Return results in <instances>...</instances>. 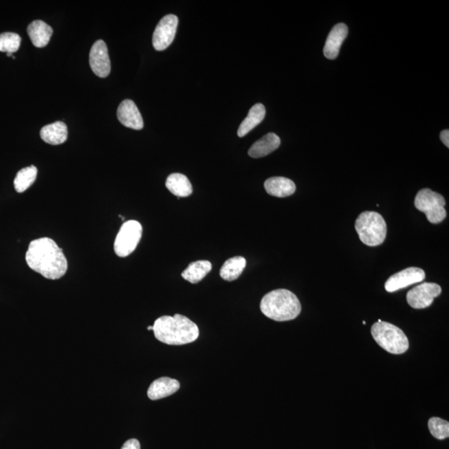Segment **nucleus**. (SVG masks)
Here are the masks:
<instances>
[{
  "mask_svg": "<svg viewBox=\"0 0 449 449\" xmlns=\"http://www.w3.org/2000/svg\"><path fill=\"white\" fill-rule=\"evenodd\" d=\"M25 260L29 268L49 280H57L67 272L68 261L63 250L49 238L31 242Z\"/></svg>",
  "mask_w": 449,
  "mask_h": 449,
  "instance_id": "1",
  "label": "nucleus"
},
{
  "mask_svg": "<svg viewBox=\"0 0 449 449\" xmlns=\"http://www.w3.org/2000/svg\"><path fill=\"white\" fill-rule=\"evenodd\" d=\"M154 335L159 342L170 346H183L196 342L199 329L188 317L181 315L164 316L155 321Z\"/></svg>",
  "mask_w": 449,
  "mask_h": 449,
  "instance_id": "2",
  "label": "nucleus"
},
{
  "mask_svg": "<svg viewBox=\"0 0 449 449\" xmlns=\"http://www.w3.org/2000/svg\"><path fill=\"white\" fill-rule=\"evenodd\" d=\"M261 311L268 318L282 322L295 320L301 312V305L295 294L278 289L262 298Z\"/></svg>",
  "mask_w": 449,
  "mask_h": 449,
  "instance_id": "3",
  "label": "nucleus"
},
{
  "mask_svg": "<svg viewBox=\"0 0 449 449\" xmlns=\"http://www.w3.org/2000/svg\"><path fill=\"white\" fill-rule=\"evenodd\" d=\"M374 339L387 352L393 355H401L409 350L407 336L401 329L388 322H376L371 327Z\"/></svg>",
  "mask_w": 449,
  "mask_h": 449,
  "instance_id": "4",
  "label": "nucleus"
},
{
  "mask_svg": "<svg viewBox=\"0 0 449 449\" xmlns=\"http://www.w3.org/2000/svg\"><path fill=\"white\" fill-rule=\"evenodd\" d=\"M355 230L366 246H378L385 242L387 224L383 216L375 211H363L355 222Z\"/></svg>",
  "mask_w": 449,
  "mask_h": 449,
  "instance_id": "5",
  "label": "nucleus"
},
{
  "mask_svg": "<svg viewBox=\"0 0 449 449\" xmlns=\"http://www.w3.org/2000/svg\"><path fill=\"white\" fill-rule=\"evenodd\" d=\"M418 210L424 212L429 222L439 224L446 218L444 197L428 188L420 190L414 200Z\"/></svg>",
  "mask_w": 449,
  "mask_h": 449,
  "instance_id": "6",
  "label": "nucleus"
},
{
  "mask_svg": "<svg viewBox=\"0 0 449 449\" xmlns=\"http://www.w3.org/2000/svg\"><path fill=\"white\" fill-rule=\"evenodd\" d=\"M142 227L137 220L123 224L116 237L114 251L119 257H127L137 248L142 238Z\"/></svg>",
  "mask_w": 449,
  "mask_h": 449,
  "instance_id": "7",
  "label": "nucleus"
},
{
  "mask_svg": "<svg viewBox=\"0 0 449 449\" xmlns=\"http://www.w3.org/2000/svg\"><path fill=\"white\" fill-rule=\"evenodd\" d=\"M442 293V288L436 283L420 284L410 290L407 294V301L413 309H421L431 307L435 298Z\"/></svg>",
  "mask_w": 449,
  "mask_h": 449,
  "instance_id": "8",
  "label": "nucleus"
},
{
  "mask_svg": "<svg viewBox=\"0 0 449 449\" xmlns=\"http://www.w3.org/2000/svg\"><path fill=\"white\" fill-rule=\"evenodd\" d=\"M178 26V18L176 15L168 14L162 18L155 29L153 44L157 51H164L168 49L175 38Z\"/></svg>",
  "mask_w": 449,
  "mask_h": 449,
  "instance_id": "9",
  "label": "nucleus"
},
{
  "mask_svg": "<svg viewBox=\"0 0 449 449\" xmlns=\"http://www.w3.org/2000/svg\"><path fill=\"white\" fill-rule=\"evenodd\" d=\"M424 270L418 267H409L391 276L385 282L386 292L393 293L413 284L420 283L425 279Z\"/></svg>",
  "mask_w": 449,
  "mask_h": 449,
  "instance_id": "10",
  "label": "nucleus"
},
{
  "mask_svg": "<svg viewBox=\"0 0 449 449\" xmlns=\"http://www.w3.org/2000/svg\"><path fill=\"white\" fill-rule=\"evenodd\" d=\"M89 64L92 72L99 77H107L110 75L111 62L105 42L96 41L89 53Z\"/></svg>",
  "mask_w": 449,
  "mask_h": 449,
  "instance_id": "11",
  "label": "nucleus"
},
{
  "mask_svg": "<svg viewBox=\"0 0 449 449\" xmlns=\"http://www.w3.org/2000/svg\"><path fill=\"white\" fill-rule=\"evenodd\" d=\"M117 114L119 122L123 126L134 130H141L144 127L141 112L133 101H123L118 108Z\"/></svg>",
  "mask_w": 449,
  "mask_h": 449,
  "instance_id": "12",
  "label": "nucleus"
},
{
  "mask_svg": "<svg viewBox=\"0 0 449 449\" xmlns=\"http://www.w3.org/2000/svg\"><path fill=\"white\" fill-rule=\"evenodd\" d=\"M348 27L340 23L336 25L329 34L324 47V56L329 60H335L339 55L340 48L348 36Z\"/></svg>",
  "mask_w": 449,
  "mask_h": 449,
  "instance_id": "13",
  "label": "nucleus"
},
{
  "mask_svg": "<svg viewBox=\"0 0 449 449\" xmlns=\"http://www.w3.org/2000/svg\"><path fill=\"white\" fill-rule=\"evenodd\" d=\"M180 389V383L168 377H162L154 381L148 390L151 400H158L175 394Z\"/></svg>",
  "mask_w": 449,
  "mask_h": 449,
  "instance_id": "14",
  "label": "nucleus"
},
{
  "mask_svg": "<svg viewBox=\"0 0 449 449\" xmlns=\"http://www.w3.org/2000/svg\"><path fill=\"white\" fill-rule=\"evenodd\" d=\"M264 187L268 194L281 198L293 195L296 190L295 183L283 177L269 178L265 181Z\"/></svg>",
  "mask_w": 449,
  "mask_h": 449,
  "instance_id": "15",
  "label": "nucleus"
},
{
  "mask_svg": "<svg viewBox=\"0 0 449 449\" xmlns=\"http://www.w3.org/2000/svg\"><path fill=\"white\" fill-rule=\"evenodd\" d=\"M281 145V139L277 134L270 133L265 135L260 140L255 142L249 149V156L260 158L267 156L277 150Z\"/></svg>",
  "mask_w": 449,
  "mask_h": 449,
  "instance_id": "16",
  "label": "nucleus"
},
{
  "mask_svg": "<svg viewBox=\"0 0 449 449\" xmlns=\"http://www.w3.org/2000/svg\"><path fill=\"white\" fill-rule=\"evenodd\" d=\"M27 31L33 44L37 48L47 46L53 34L52 27L41 21L31 23Z\"/></svg>",
  "mask_w": 449,
  "mask_h": 449,
  "instance_id": "17",
  "label": "nucleus"
},
{
  "mask_svg": "<svg viewBox=\"0 0 449 449\" xmlns=\"http://www.w3.org/2000/svg\"><path fill=\"white\" fill-rule=\"evenodd\" d=\"M42 141L51 145H60L67 141L68 127L63 122H56L42 127L40 131Z\"/></svg>",
  "mask_w": 449,
  "mask_h": 449,
  "instance_id": "18",
  "label": "nucleus"
},
{
  "mask_svg": "<svg viewBox=\"0 0 449 449\" xmlns=\"http://www.w3.org/2000/svg\"><path fill=\"white\" fill-rule=\"evenodd\" d=\"M166 187L177 197H188L192 194L191 181L181 173H172L166 181Z\"/></svg>",
  "mask_w": 449,
  "mask_h": 449,
  "instance_id": "19",
  "label": "nucleus"
},
{
  "mask_svg": "<svg viewBox=\"0 0 449 449\" xmlns=\"http://www.w3.org/2000/svg\"><path fill=\"white\" fill-rule=\"evenodd\" d=\"M266 116V107L261 103H257L251 108L248 115L240 125L238 135L240 138L245 137L255 127L260 125Z\"/></svg>",
  "mask_w": 449,
  "mask_h": 449,
  "instance_id": "20",
  "label": "nucleus"
},
{
  "mask_svg": "<svg viewBox=\"0 0 449 449\" xmlns=\"http://www.w3.org/2000/svg\"><path fill=\"white\" fill-rule=\"evenodd\" d=\"M246 266V259L242 257H235L224 263L220 270V276L224 281H232L237 280L245 270Z\"/></svg>",
  "mask_w": 449,
  "mask_h": 449,
  "instance_id": "21",
  "label": "nucleus"
},
{
  "mask_svg": "<svg viewBox=\"0 0 449 449\" xmlns=\"http://www.w3.org/2000/svg\"><path fill=\"white\" fill-rule=\"evenodd\" d=\"M212 269L211 263L208 261H197L191 263L181 273V277L192 284L198 283L206 277Z\"/></svg>",
  "mask_w": 449,
  "mask_h": 449,
  "instance_id": "22",
  "label": "nucleus"
},
{
  "mask_svg": "<svg viewBox=\"0 0 449 449\" xmlns=\"http://www.w3.org/2000/svg\"><path fill=\"white\" fill-rule=\"evenodd\" d=\"M38 175V169L36 166H30L23 168L17 173L14 184V188L18 193L25 192L36 181Z\"/></svg>",
  "mask_w": 449,
  "mask_h": 449,
  "instance_id": "23",
  "label": "nucleus"
},
{
  "mask_svg": "<svg viewBox=\"0 0 449 449\" xmlns=\"http://www.w3.org/2000/svg\"><path fill=\"white\" fill-rule=\"evenodd\" d=\"M21 44V37L18 34L8 32L0 34V52H17Z\"/></svg>",
  "mask_w": 449,
  "mask_h": 449,
  "instance_id": "24",
  "label": "nucleus"
},
{
  "mask_svg": "<svg viewBox=\"0 0 449 449\" xmlns=\"http://www.w3.org/2000/svg\"><path fill=\"white\" fill-rule=\"evenodd\" d=\"M428 429L437 439L444 440L449 437V423L440 418L433 417L428 420Z\"/></svg>",
  "mask_w": 449,
  "mask_h": 449,
  "instance_id": "25",
  "label": "nucleus"
},
{
  "mask_svg": "<svg viewBox=\"0 0 449 449\" xmlns=\"http://www.w3.org/2000/svg\"><path fill=\"white\" fill-rule=\"evenodd\" d=\"M121 449H141L140 443L135 439L127 440Z\"/></svg>",
  "mask_w": 449,
  "mask_h": 449,
  "instance_id": "26",
  "label": "nucleus"
},
{
  "mask_svg": "<svg viewBox=\"0 0 449 449\" xmlns=\"http://www.w3.org/2000/svg\"><path fill=\"white\" fill-rule=\"evenodd\" d=\"M441 141L443 142L444 144L449 148V131L444 130L442 133H440Z\"/></svg>",
  "mask_w": 449,
  "mask_h": 449,
  "instance_id": "27",
  "label": "nucleus"
},
{
  "mask_svg": "<svg viewBox=\"0 0 449 449\" xmlns=\"http://www.w3.org/2000/svg\"><path fill=\"white\" fill-rule=\"evenodd\" d=\"M148 330L149 331H153V326H149Z\"/></svg>",
  "mask_w": 449,
  "mask_h": 449,
  "instance_id": "28",
  "label": "nucleus"
}]
</instances>
